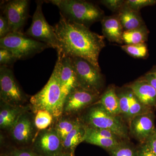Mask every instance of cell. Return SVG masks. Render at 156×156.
<instances>
[{"label":"cell","mask_w":156,"mask_h":156,"mask_svg":"<svg viewBox=\"0 0 156 156\" xmlns=\"http://www.w3.org/2000/svg\"><path fill=\"white\" fill-rule=\"evenodd\" d=\"M31 110L30 105L14 106L1 101L0 128L10 130L23 113Z\"/></svg>","instance_id":"e0dca14e"},{"label":"cell","mask_w":156,"mask_h":156,"mask_svg":"<svg viewBox=\"0 0 156 156\" xmlns=\"http://www.w3.org/2000/svg\"><path fill=\"white\" fill-rule=\"evenodd\" d=\"M80 122V118H75L73 115H62L57 120L54 128L62 142L68 134Z\"/></svg>","instance_id":"7402d4cb"},{"label":"cell","mask_w":156,"mask_h":156,"mask_svg":"<svg viewBox=\"0 0 156 156\" xmlns=\"http://www.w3.org/2000/svg\"><path fill=\"white\" fill-rule=\"evenodd\" d=\"M11 33L8 19L3 14L0 16V38H2Z\"/></svg>","instance_id":"d6a6232c"},{"label":"cell","mask_w":156,"mask_h":156,"mask_svg":"<svg viewBox=\"0 0 156 156\" xmlns=\"http://www.w3.org/2000/svg\"><path fill=\"white\" fill-rule=\"evenodd\" d=\"M137 156H156L146 143L140 144L137 147Z\"/></svg>","instance_id":"836d02e7"},{"label":"cell","mask_w":156,"mask_h":156,"mask_svg":"<svg viewBox=\"0 0 156 156\" xmlns=\"http://www.w3.org/2000/svg\"><path fill=\"white\" fill-rule=\"evenodd\" d=\"M86 126L112 131L122 139H129V128L120 116L111 114L102 105L95 102L87 108L80 118Z\"/></svg>","instance_id":"277c9868"},{"label":"cell","mask_w":156,"mask_h":156,"mask_svg":"<svg viewBox=\"0 0 156 156\" xmlns=\"http://www.w3.org/2000/svg\"><path fill=\"white\" fill-rule=\"evenodd\" d=\"M101 3L113 12H119L125 5V1L122 0H103L101 1Z\"/></svg>","instance_id":"4dcf8cb0"},{"label":"cell","mask_w":156,"mask_h":156,"mask_svg":"<svg viewBox=\"0 0 156 156\" xmlns=\"http://www.w3.org/2000/svg\"><path fill=\"white\" fill-rule=\"evenodd\" d=\"M48 48V45L22 32H11L0 38V48L10 50L17 60L32 57Z\"/></svg>","instance_id":"5b68a950"},{"label":"cell","mask_w":156,"mask_h":156,"mask_svg":"<svg viewBox=\"0 0 156 156\" xmlns=\"http://www.w3.org/2000/svg\"><path fill=\"white\" fill-rule=\"evenodd\" d=\"M138 11H134L125 5L118 12V17L124 31L139 28L145 25Z\"/></svg>","instance_id":"ffe728a7"},{"label":"cell","mask_w":156,"mask_h":156,"mask_svg":"<svg viewBox=\"0 0 156 156\" xmlns=\"http://www.w3.org/2000/svg\"><path fill=\"white\" fill-rule=\"evenodd\" d=\"M119 101V106L121 115L123 120L125 119L128 123L129 119V101L128 90L118 94Z\"/></svg>","instance_id":"83f0119b"},{"label":"cell","mask_w":156,"mask_h":156,"mask_svg":"<svg viewBox=\"0 0 156 156\" xmlns=\"http://www.w3.org/2000/svg\"><path fill=\"white\" fill-rule=\"evenodd\" d=\"M155 154L156 155V128L145 143Z\"/></svg>","instance_id":"e575fe53"},{"label":"cell","mask_w":156,"mask_h":156,"mask_svg":"<svg viewBox=\"0 0 156 156\" xmlns=\"http://www.w3.org/2000/svg\"><path fill=\"white\" fill-rule=\"evenodd\" d=\"M78 87L100 94L103 85L100 71L80 57L71 58Z\"/></svg>","instance_id":"8992f818"},{"label":"cell","mask_w":156,"mask_h":156,"mask_svg":"<svg viewBox=\"0 0 156 156\" xmlns=\"http://www.w3.org/2000/svg\"><path fill=\"white\" fill-rule=\"evenodd\" d=\"M32 149L43 156H56L63 152L62 141L54 127L40 131Z\"/></svg>","instance_id":"8fae6325"},{"label":"cell","mask_w":156,"mask_h":156,"mask_svg":"<svg viewBox=\"0 0 156 156\" xmlns=\"http://www.w3.org/2000/svg\"><path fill=\"white\" fill-rule=\"evenodd\" d=\"M101 24L104 37L110 42L123 44L124 30L118 15L104 17L101 20Z\"/></svg>","instance_id":"ac0fdd59"},{"label":"cell","mask_w":156,"mask_h":156,"mask_svg":"<svg viewBox=\"0 0 156 156\" xmlns=\"http://www.w3.org/2000/svg\"><path fill=\"white\" fill-rule=\"evenodd\" d=\"M121 48L126 53L135 58H145L148 54L147 46L145 43L136 44H125L121 46Z\"/></svg>","instance_id":"4316f807"},{"label":"cell","mask_w":156,"mask_h":156,"mask_svg":"<svg viewBox=\"0 0 156 156\" xmlns=\"http://www.w3.org/2000/svg\"><path fill=\"white\" fill-rule=\"evenodd\" d=\"M144 78L156 90V70L147 73Z\"/></svg>","instance_id":"d590c367"},{"label":"cell","mask_w":156,"mask_h":156,"mask_svg":"<svg viewBox=\"0 0 156 156\" xmlns=\"http://www.w3.org/2000/svg\"><path fill=\"white\" fill-rule=\"evenodd\" d=\"M0 98L1 101L14 106H23L27 96L17 83L11 68L0 66Z\"/></svg>","instance_id":"ba28073f"},{"label":"cell","mask_w":156,"mask_h":156,"mask_svg":"<svg viewBox=\"0 0 156 156\" xmlns=\"http://www.w3.org/2000/svg\"><path fill=\"white\" fill-rule=\"evenodd\" d=\"M7 154L10 156H43L35 151L32 148H26L14 149Z\"/></svg>","instance_id":"1f68e13d"},{"label":"cell","mask_w":156,"mask_h":156,"mask_svg":"<svg viewBox=\"0 0 156 156\" xmlns=\"http://www.w3.org/2000/svg\"><path fill=\"white\" fill-rule=\"evenodd\" d=\"M60 16L54 27L59 47L57 52L71 58H83L100 71L98 58L105 46L104 37L86 26L69 21L61 14Z\"/></svg>","instance_id":"6da1fadb"},{"label":"cell","mask_w":156,"mask_h":156,"mask_svg":"<svg viewBox=\"0 0 156 156\" xmlns=\"http://www.w3.org/2000/svg\"><path fill=\"white\" fill-rule=\"evenodd\" d=\"M86 131V125L81 120L80 123L62 141L63 152L75 155L76 148L81 143L84 141Z\"/></svg>","instance_id":"d6986e66"},{"label":"cell","mask_w":156,"mask_h":156,"mask_svg":"<svg viewBox=\"0 0 156 156\" xmlns=\"http://www.w3.org/2000/svg\"><path fill=\"white\" fill-rule=\"evenodd\" d=\"M56 156H75V155L72 154L68 153L63 152L59 154L58 155Z\"/></svg>","instance_id":"8d00e7d4"},{"label":"cell","mask_w":156,"mask_h":156,"mask_svg":"<svg viewBox=\"0 0 156 156\" xmlns=\"http://www.w3.org/2000/svg\"><path fill=\"white\" fill-rule=\"evenodd\" d=\"M96 102L102 105L111 114L120 116L119 101L114 86H109Z\"/></svg>","instance_id":"44dd1931"},{"label":"cell","mask_w":156,"mask_h":156,"mask_svg":"<svg viewBox=\"0 0 156 156\" xmlns=\"http://www.w3.org/2000/svg\"><path fill=\"white\" fill-rule=\"evenodd\" d=\"M156 4V0H128L125 1V5L136 11L147 6H153Z\"/></svg>","instance_id":"f1b7e54d"},{"label":"cell","mask_w":156,"mask_h":156,"mask_svg":"<svg viewBox=\"0 0 156 156\" xmlns=\"http://www.w3.org/2000/svg\"><path fill=\"white\" fill-rule=\"evenodd\" d=\"M43 3L42 1H37L31 24L24 34L57 51L59 47L57 37L54 27L50 25L45 19L42 11Z\"/></svg>","instance_id":"52a82bcc"},{"label":"cell","mask_w":156,"mask_h":156,"mask_svg":"<svg viewBox=\"0 0 156 156\" xmlns=\"http://www.w3.org/2000/svg\"><path fill=\"white\" fill-rule=\"evenodd\" d=\"M30 1L12 0L1 4L2 14L8 19L11 32H22L28 19Z\"/></svg>","instance_id":"9c48e42d"},{"label":"cell","mask_w":156,"mask_h":156,"mask_svg":"<svg viewBox=\"0 0 156 156\" xmlns=\"http://www.w3.org/2000/svg\"><path fill=\"white\" fill-rule=\"evenodd\" d=\"M1 156H9V155L7 154H2L1 155Z\"/></svg>","instance_id":"74e56055"},{"label":"cell","mask_w":156,"mask_h":156,"mask_svg":"<svg viewBox=\"0 0 156 156\" xmlns=\"http://www.w3.org/2000/svg\"><path fill=\"white\" fill-rule=\"evenodd\" d=\"M86 129L84 141L102 147L107 151L125 140L112 131L106 129L92 128L87 126Z\"/></svg>","instance_id":"5bb4252c"},{"label":"cell","mask_w":156,"mask_h":156,"mask_svg":"<svg viewBox=\"0 0 156 156\" xmlns=\"http://www.w3.org/2000/svg\"><path fill=\"white\" fill-rule=\"evenodd\" d=\"M128 88L146 106L152 108L156 107V90L144 78L134 81Z\"/></svg>","instance_id":"2e32d148"},{"label":"cell","mask_w":156,"mask_h":156,"mask_svg":"<svg viewBox=\"0 0 156 156\" xmlns=\"http://www.w3.org/2000/svg\"><path fill=\"white\" fill-rule=\"evenodd\" d=\"M57 53L60 62L59 77L62 92L65 100L70 92L78 87L71 58L63 55L60 51Z\"/></svg>","instance_id":"9a60e30c"},{"label":"cell","mask_w":156,"mask_h":156,"mask_svg":"<svg viewBox=\"0 0 156 156\" xmlns=\"http://www.w3.org/2000/svg\"><path fill=\"white\" fill-rule=\"evenodd\" d=\"M155 119L153 112L134 117L128 124L129 134L140 144L145 143L156 129Z\"/></svg>","instance_id":"4fadbf2b"},{"label":"cell","mask_w":156,"mask_h":156,"mask_svg":"<svg viewBox=\"0 0 156 156\" xmlns=\"http://www.w3.org/2000/svg\"><path fill=\"white\" fill-rule=\"evenodd\" d=\"M30 110L23 113L9 130L13 140L21 145L33 142L36 137L37 128L35 125V116Z\"/></svg>","instance_id":"7c38bea8"},{"label":"cell","mask_w":156,"mask_h":156,"mask_svg":"<svg viewBox=\"0 0 156 156\" xmlns=\"http://www.w3.org/2000/svg\"><path fill=\"white\" fill-rule=\"evenodd\" d=\"M17 59L10 50L0 48V65L10 67Z\"/></svg>","instance_id":"f546056e"},{"label":"cell","mask_w":156,"mask_h":156,"mask_svg":"<svg viewBox=\"0 0 156 156\" xmlns=\"http://www.w3.org/2000/svg\"><path fill=\"white\" fill-rule=\"evenodd\" d=\"M99 95L79 87L76 88L65 99L62 115H74L95 103Z\"/></svg>","instance_id":"30bf717a"},{"label":"cell","mask_w":156,"mask_h":156,"mask_svg":"<svg viewBox=\"0 0 156 156\" xmlns=\"http://www.w3.org/2000/svg\"><path fill=\"white\" fill-rule=\"evenodd\" d=\"M59 71L60 62L58 58L47 83L30 98V105L34 114L39 110L48 111L56 120L62 115L64 99L62 92Z\"/></svg>","instance_id":"7a4b0ae2"},{"label":"cell","mask_w":156,"mask_h":156,"mask_svg":"<svg viewBox=\"0 0 156 156\" xmlns=\"http://www.w3.org/2000/svg\"><path fill=\"white\" fill-rule=\"evenodd\" d=\"M128 91L130 101L128 119L129 124L131 119L134 117L153 112V108L146 106L143 104L129 88Z\"/></svg>","instance_id":"cb8c5ba5"},{"label":"cell","mask_w":156,"mask_h":156,"mask_svg":"<svg viewBox=\"0 0 156 156\" xmlns=\"http://www.w3.org/2000/svg\"><path fill=\"white\" fill-rule=\"evenodd\" d=\"M108 152L110 156H137V147L126 140Z\"/></svg>","instance_id":"d4e9b609"},{"label":"cell","mask_w":156,"mask_h":156,"mask_svg":"<svg viewBox=\"0 0 156 156\" xmlns=\"http://www.w3.org/2000/svg\"><path fill=\"white\" fill-rule=\"evenodd\" d=\"M58 7L60 14L69 21L89 25L101 20L103 12L92 3L79 0H52L49 1Z\"/></svg>","instance_id":"3957f363"},{"label":"cell","mask_w":156,"mask_h":156,"mask_svg":"<svg viewBox=\"0 0 156 156\" xmlns=\"http://www.w3.org/2000/svg\"><path fill=\"white\" fill-rule=\"evenodd\" d=\"M149 30L145 25L139 28L123 32V43L126 45L145 44L148 37Z\"/></svg>","instance_id":"603a6c76"},{"label":"cell","mask_w":156,"mask_h":156,"mask_svg":"<svg viewBox=\"0 0 156 156\" xmlns=\"http://www.w3.org/2000/svg\"><path fill=\"white\" fill-rule=\"evenodd\" d=\"M35 115V125L40 131L47 129L53 122V115L48 111L39 110Z\"/></svg>","instance_id":"484cf974"}]
</instances>
